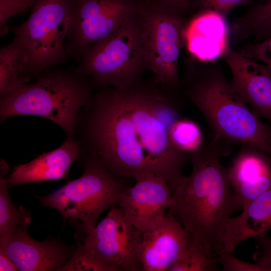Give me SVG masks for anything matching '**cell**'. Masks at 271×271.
<instances>
[{"mask_svg":"<svg viewBox=\"0 0 271 271\" xmlns=\"http://www.w3.org/2000/svg\"><path fill=\"white\" fill-rule=\"evenodd\" d=\"M175 90L141 81L97 91L79 115L81 140L113 175L134 179L147 173L165 178L170 188L189 160L172 145L169 131L184 102Z\"/></svg>","mask_w":271,"mask_h":271,"instance_id":"6da1fadb","label":"cell"},{"mask_svg":"<svg viewBox=\"0 0 271 271\" xmlns=\"http://www.w3.org/2000/svg\"><path fill=\"white\" fill-rule=\"evenodd\" d=\"M224 145L211 141L190 161L192 171L171 188L168 213L176 217L193 239L217 253L223 246L225 226L241 209L220 158L229 153ZM218 254V253H217Z\"/></svg>","mask_w":271,"mask_h":271,"instance_id":"7a4b0ae2","label":"cell"},{"mask_svg":"<svg viewBox=\"0 0 271 271\" xmlns=\"http://www.w3.org/2000/svg\"><path fill=\"white\" fill-rule=\"evenodd\" d=\"M186 95L209 123L212 141L249 145L271 155V125L253 113L219 69L191 77Z\"/></svg>","mask_w":271,"mask_h":271,"instance_id":"3957f363","label":"cell"},{"mask_svg":"<svg viewBox=\"0 0 271 271\" xmlns=\"http://www.w3.org/2000/svg\"><path fill=\"white\" fill-rule=\"evenodd\" d=\"M43 73L35 82L1 95V122L17 115L39 116L58 124L67 137H74L79 112L93 94L87 77L78 70Z\"/></svg>","mask_w":271,"mask_h":271,"instance_id":"277c9868","label":"cell"},{"mask_svg":"<svg viewBox=\"0 0 271 271\" xmlns=\"http://www.w3.org/2000/svg\"><path fill=\"white\" fill-rule=\"evenodd\" d=\"M145 68L144 30L137 7L112 34L88 50L77 70L97 84L124 88L141 81Z\"/></svg>","mask_w":271,"mask_h":271,"instance_id":"5b68a950","label":"cell"},{"mask_svg":"<svg viewBox=\"0 0 271 271\" xmlns=\"http://www.w3.org/2000/svg\"><path fill=\"white\" fill-rule=\"evenodd\" d=\"M128 185L111 174L94 155L87 153L78 178L45 196H37L43 206L54 208L65 220L79 221L84 234L97 225L101 214L115 205Z\"/></svg>","mask_w":271,"mask_h":271,"instance_id":"8992f818","label":"cell"},{"mask_svg":"<svg viewBox=\"0 0 271 271\" xmlns=\"http://www.w3.org/2000/svg\"><path fill=\"white\" fill-rule=\"evenodd\" d=\"M31 9L28 19L12 28L28 54L24 73L28 80L66 60L71 25L70 0H36Z\"/></svg>","mask_w":271,"mask_h":271,"instance_id":"52a82bcc","label":"cell"},{"mask_svg":"<svg viewBox=\"0 0 271 271\" xmlns=\"http://www.w3.org/2000/svg\"><path fill=\"white\" fill-rule=\"evenodd\" d=\"M144 30L147 67L165 88L180 87L178 63L185 28L179 14L151 1L137 4Z\"/></svg>","mask_w":271,"mask_h":271,"instance_id":"ba28073f","label":"cell"},{"mask_svg":"<svg viewBox=\"0 0 271 271\" xmlns=\"http://www.w3.org/2000/svg\"><path fill=\"white\" fill-rule=\"evenodd\" d=\"M71 25L66 47L80 62L93 45L112 34L136 10L121 0H70Z\"/></svg>","mask_w":271,"mask_h":271,"instance_id":"9c48e42d","label":"cell"},{"mask_svg":"<svg viewBox=\"0 0 271 271\" xmlns=\"http://www.w3.org/2000/svg\"><path fill=\"white\" fill-rule=\"evenodd\" d=\"M110 209L80 242L116 271H143L140 260L142 232L128 221L115 204Z\"/></svg>","mask_w":271,"mask_h":271,"instance_id":"30bf717a","label":"cell"},{"mask_svg":"<svg viewBox=\"0 0 271 271\" xmlns=\"http://www.w3.org/2000/svg\"><path fill=\"white\" fill-rule=\"evenodd\" d=\"M134 180V185L122 191L115 204L132 225L144 232L165 218V211L171 204V190L165 178L151 173Z\"/></svg>","mask_w":271,"mask_h":271,"instance_id":"8fae6325","label":"cell"},{"mask_svg":"<svg viewBox=\"0 0 271 271\" xmlns=\"http://www.w3.org/2000/svg\"><path fill=\"white\" fill-rule=\"evenodd\" d=\"M27 228L16 226L6 242L0 245L20 271H58L74 252L77 246L58 239L38 241L31 237Z\"/></svg>","mask_w":271,"mask_h":271,"instance_id":"7c38bea8","label":"cell"},{"mask_svg":"<svg viewBox=\"0 0 271 271\" xmlns=\"http://www.w3.org/2000/svg\"><path fill=\"white\" fill-rule=\"evenodd\" d=\"M223 58L231 73L232 88L258 117L271 125V75L266 66L230 48Z\"/></svg>","mask_w":271,"mask_h":271,"instance_id":"4fadbf2b","label":"cell"},{"mask_svg":"<svg viewBox=\"0 0 271 271\" xmlns=\"http://www.w3.org/2000/svg\"><path fill=\"white\" fill-rule=\"evenodd\" d=\"M192 238L176 217L166 214L158 225L142 232L140 260L143 271H168Z\"/></svg>","mask_w":271,"mask_h":271,"instance_id":"5bb4252c","label":"cell"},{"mask_svg":"<svg viewBox=\"0 0 271 271\" xmlns=\"http://www.w3.org/2000/svg\"><path fill=\"white\" fill-rule=\"evenodd\" d=\"M226 170L230 186L241 209L271 188V155L255 147L242 145Z\"/></svg>","mask_w":271,"mask_h":271,"instance_id":"9a60e30c","label":"cell"},{"mask_svg":"<svg viewBox=\"0 0 271 271\" xmlns=\"http://www.w3.org/2000/svg\"><path fill=\"white\" fill-rule=\"evenodd\" d=\"M82 152L80 142L74 137H67L57 149L44 152L30 162L16 166L7 178L8 187L67 179L70 167Z\"/></svg>","mask_w":271,"mask_h":271,"instance_id":"2e32d148","label":"cell"},{"mask_svg":"<svg viewBox=\"0 0 271 271\" xmlns=\"http://www.w3.org/2000/svg\"><path fill=\"white\" fill-rule=\"evenodd\" d=\"M225 17L204 10L185 29L190 51L199 59L210 61L223 57L228 48V28Z\"/></svg>","mask_w":271,"mask_h":271,"instance_id":"e0dca14e","label":"cell"},{"mask_svg":"<svg viewBox=\"0 0 271 271\" xmlns=\"http://www.w3.org/2000/svg\"><path fill=\"white\" fill-rule=\"evenodd\" d=\"M271 229V188L248 203L241 213L227 221L222 236L223 249L233 253L240 242L265 235Z\"/></svg>","mask_w":271,"mask_h":271,"instance_id":"ac0fdd59","label":"cell"},{"mask_svg":"<svg viewBox=\"0 0 271 271\" xmlns=\"http://www.w3.org/2000/svg\"><path fill=\"white\" fill-rule=\"evenodd\" d=\"M29 63L27 51L16 37L0 50V94L12 92L29 80L24 73Z\"/></svg>","mask_w":271,"mask_h":271,"instance_id":"d6986e66","label":"cell"},{"mask_svg":"<svg viewBox=\"0 0 271 271\" xmlns=\"http://www.w3.org/2000/svg\"><path fill=\"white\" fill-rule=\"evenodd\" d=\"M9 170L4 159L0 162V245L4 244L16 226L27 227L31 222L30 212L23 206L16 207L9 196L7 176Z\"/></svg>","mask_w":271,"mask_h":271,"instance_id":"ffe728a7","label":"cell"},{"mask_svg":"<svg viewBox=\"0 0 271 271\" xmlns=\"http://www.w3.org/2000/svg\"><path fill=\"white\" fill-rule=\"evenodd\" d=\"M261 1L234 23L235 40L241 41L252 36L259 42L271 35V0Z\"/></svg>","mask_w":271,"mask_h":271,"instance_id":"44dd1931","label":"cell"},{"mask_svg":"<svg viewBox=\"0 0 271 271\" xmlns=\"http://www.w3.org/2000/svg\"><path fill=\"white\" fill-rule=\"evenodd\" d=\"M169 138L173 147L186 156L190 162L205 145L199 124L187 118L181 117L172 124Z\"/></svg>","mask_w":271,"mask_h":271,"instance_id":"7402d4cb","label":"cell"},{"mask_svg":"<svg viewBox=\"0 0 271 271\" xmlns=\"http://www.w3.org/2000/svg\"><path fill=\"white\" fill-rule=\"evenodd\" d=\"M218 254L195 241L192 238L188 245L168 271H217Z\"/></svg>","mask_w":271,"mask_h":271,"instance_id":"603a6c76","label":"cell"},{"mask_svg":"<svg viewBox=\"0 0 271 271\" xmlns=\"http://www.w3.org/2000/svg\"><path fill=\"white\" fill-rule=\"evenodd\" d=\"M116 271L115 268L106 262L78 241L72 256L58 271Z\"/></svg>","mask_w":271,"mask_h":271,"instance_id":"cb8c5ba5","label":"cell"},{"mask_svg":"<svg viewBox=\"0 0 271 271\" xmlns=\"http://www.w3.org/2000/svg\"><path fill=\"white\" fill-rule=\"evenodd\" d=\"M217 253L223 271H271L270 267L261 259L254 263H249L225 251L223 246L219 248Z\"/></svg>","mask_w":271,"mask_h":271,"instance_id":"d4e9b609","label":"cell"},{"mask_svg":"<svg viewBox=\"0 0 271 271\" xmlns=\"http://www.w3.org/2000/svg\"><path fill=\"white\" fill-rule=\"evenodd\" d=\"M36 0H0V34L9 32L8 21L32 8Z\"/></svg>","mask_w":271,"mask_h":271,"instance_id":"484cf974","label":"cell"},{"mask_svg":"<svg viewBox=\"0 0 271 271\" xmlns=\"http://www.w3.org/2000/svg\"><path fill=\"white\" fill-rule=\"evenodd\" d=\"M240 53L247 58L263 62L271 75V35L260 42L247 44Z\"/></svg>","mask_w":271,"mask_h":271,"instance_id":"4316f807","label":"cell"},{"mask_svg":"<svg viewBox=\"0 0 271 271\" xmlns=\"http://www.w3.org/2000/svg\"><path fill=\"white\" fill-rule=\"evenodd\" d=\"M204 10L216 12L225 17L234 8L242 5H249L251 0H198Z\"/></svg>","mask_w":271,"mask_h":271,"instance_id":"83f0119b","label":"cell"},{"mask_svg":"<svg viewBox=\"0 0 271 271\" xmlns=\"http://www.w3.org/2000/svg\"><path fill=\"white\" fill-rule=\"evenodd\" d=\"M151 2L179 14L187 10L190 5V0H152Z\"/></svg>","mask_w":271,"mask_h":271,"instance_id":"f1b7e54d","label":"cell"},{"mask_svg":"<svg viewBox=\"0 0 271 271\" xmlns=\"http://www.w3.org/2000/svg\"><path fill=\"white\" fill-rule=\"evenodd\" d=\"M255 238L257 239L262 251L260 258L271 265V238L265 235Z\"/></svg>","mask_w":271,"mask_h":271,"instance_id":"f546056e","label":"cell"},{"mask_svg":"<svg viewBox=\"0 0 271 271\" xmlns=\"http://www.w3.org/2000/svg\"><path fill=\"white\" fill-rule=\"evenodd\" d=\"M0 270H19L14 262L10 258L5 251L2 249H0Z\"/></svg>","mask_w":271,"mask_h":271,"instance_id":"4dcf8cb0","label":"cell"},{"mask_svg":"<svg viewBox=\"0 0 271 271\" xmlns=\"http://www.w3.org/2000/svg\"><path fill=\"white\" fill-rule=\"evenodd\" d=\"M121 1L127 2H131V3H136L135 2V0H121ZM143 1H150V0H143Z\"/></svg>","mask_w":271,"mask_h":271,"instance_id":"1f68e13d","label":"cell"},{"mask_svg":"<svg viewBox=\"0 0 271 271\" xmlns=\"http://www.w3.org/2000/svg\"><path fill=\"white\" fill-rule=\"evenodd\" d=\"M261 1H264V0H261Z\"/></svg>","mask_w":271,"mask_h":271,"instance_id":"d6a6232c","label":"cell"}]
</instances>
